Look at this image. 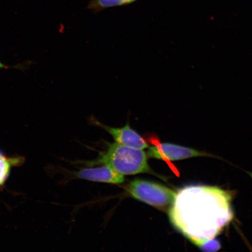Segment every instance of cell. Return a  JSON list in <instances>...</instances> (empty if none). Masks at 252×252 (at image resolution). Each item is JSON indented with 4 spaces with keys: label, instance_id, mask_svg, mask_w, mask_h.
<instances>
[{
    "label": "cell",
    "instance_id": "cell-9",
    "mask_svg": "<svg viewBox=\"0 0 252 252\" xmlns=\"http://www.w3.org/2000/svg\"><path fill=\"white\" fill-rule=\"evenodd\" d=\"M197 247L204 252H216L220 248V244L214 238L203 242L202 243L198 244Z\"/></svg>",
    "mask_w": 252,
    "mask_h": 252
},
{
    "label": "cell",
    "instance_id": "cell-2",
    "mask_svg": "<svg viewBox=\"0 0 252 252\" xmlns=\"http://www.w3.org/2000/svg\"><path fill=\"white\" fill-rule=\"evenodd\" d=\"M108 149L97 158L85 162V165H108L122 175L150 173L147 155L143 150L124 146L117 143L108 144Z\"/></svg>",
    "mask_w": 252,
    "mask_h": 252
},
{
    "label": "cell",
    "instance_id": "cell-10",
    "mask_svg": "<svg viewBox=\"0 0 252 252\" xmlns=\"http://www.w3.org/2000/svg\"><path fill=\"white\" fill-rule=\"evenodd\" d=\"M32 63L30 61L25 62L14 65H9L4 64L1 61H0V70L1 69H17V70L21 71H25L27 70L32 64Z\"/></svg>",
    "mask_w": 252,
    "mask_h": 252
},
{
    "label": "cell",
    "instance_id": "cell-4",
    "mask_svg": "<svg viewBox=\"0 0 252 252\" xmlns=\"http://www.w3.org/2000/svg\"><path fill=\"white\" fill-rule=\"evenodd\" d=\"M89 122L93 125L101 128L108 132L112 135L116 143L141 150L146 149L149 147V144L144 138L132 128L128 123L123 127L115 128L102 124L93 116L89 118Z\"/></svg>",
    "mask_w": 252,
    "mask_h": 252
},
{
    "label": "cell",
    "instance_id": "cell-1",
    "mask_svg": "<svg viewBox=\"0 0 252 252\" xmlns=\"http://www.w3.org/2000/svg\"><path fill=\"white\" fill-rule=\"evenodd\" d=\"M232 194L218 187L190 185L177 193L169 209L172 225L196 245L219 235L234 218Z\"/></svg>",
    "mask_w": 252,
    "mask_h": 252
},
{
    "label": "cell",
    "instance_id": "cell-5",
    "mask_svg": "<svg viewBox=\"0 0 252 252\" xmlns=\"http://www.w3.org/2000/svg\"><path fill=\"white\" fill-rule=\"evenodd\" d=\"M147 154L152 158L166 161L182 160L196 157L210 156L206 153L190 148L169 143L154 145L149 148Z\"/></svg>",
    "mask_w": 252,
    "mask_h": 252
},
{
    "label": "cell",
    "instance_id": "cell-6",
    "mask_svg": "<svg viewBox=\"0 0 252 252\" xmlns=\"http://www.w3.org/2000/svg\"><path fill=\"white\" fill-rule=\"evenodd\" d=\"M75 175L77 178L84 180L106 184H121L125 181L124 175L105 165L96 168L82 169L75 172Z\"/></svg>",
    "mask_w": 252,
    "mask_h": 252
},
{
    "label": "cell",
    "instance_id": "cell-7",
    "mask_svg": "<svg viewBox=\"0 0 252 252\" xmlns=\"http://www.w3.org/2000/svg\"><path fill=\"white\" fill-rule=\"evenodd\" d=\"M24 162V157L9 156L0 150V190L5 187L12 169L23 165Z\"/></svg>",
    "mask_w": 252,
    "mask_h": 252
},
{
    "label": "cell",
    "instance_id": "cell-8",
    "mask_svg": "<svg viewBox=\"0 0 252 252\" xmlns=\"http://www.w3.org/2000/svg\"><path fill=\"white\" fill-rule=\"evenodd\" d=\"M137 1L138 0H91L87 8L96 14L107 8L123 7Z\"/></svg>",
    "mask_w": 252,
    "mask_h": 252
},
{
    "label": "cell",
    "instance_id": "cell-3",
    "mask_svg": "<svg viewBox=\"0 0 252 252\" xmlns=\"http://www.w3.org/2000/svg\"><path fill=\"white\" fill-rule=\"evenodd\" d=\"M132 197L158 209L166 210L175 199L176 192L158 183L136 179L127 186Z\"/></svg>",
    "mask_w": 252,
    "mask_h": 252
}]
</instances>
